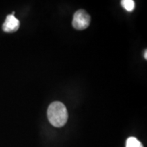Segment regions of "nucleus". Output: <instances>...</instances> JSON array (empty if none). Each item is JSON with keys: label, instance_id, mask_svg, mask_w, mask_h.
Segmentation results:
<instances>
[{"label": "nucleus", "instance_id": "obj_1", "mask_svg": "<svg viewBox=\"0 0 147 147\" xmlns=\"http://www.w3.org/2000/svg\"><path fill=\"white\" fill-rule=\"evenodd\" d=\"M47 116L50 123L56 127L65 125L68 119L67 108L60 102H54L50 104L48 108Z\"/></svg>", "mask_w": 147, "mask_h": 147}, {"label": "nucleus", "instance_id": "obj_2", "mask_svg": "<svg viewBox=\"0 0 147 147\" xmlns=\"http://www.w3.org/2000/svg\"><path fill=\"white\" fill-rule=\"evenodd\" d=\"M91 17L84 10H79L75 12L73 17L72 26L78 30H83L89 26Z\"/></svg>", "mask_w": 147, "mask_h": 147}, {"label": "nucleus", "instance_id": "obj_3", "mask_svg": "<svg viewBox=\"0 0 147 147\" xmlns=\"http://www.w3.org/2000/svg\"><path fill=\"white\" fill-rule=\"evenodd\" d=\"M20 26V22L14 15L12 14L7 16L6 19L3 25V29L5 32L12 33L18 30Z\"/></svg>", "mask_w": 147, "mask_h": 147}, {"label": "nucleus", "instance_id": "obj_4", "mask_svg": "<svg viewBox=\"0 0 147 147\" xmlns=\"http://www.w3.org/2000/svg\"><path fill=\"white\" fill-rule=\"evenodd\" d=\"M126 147H143V145L137 138L130 137L127 140Z\"/></svg>", "mask_w": 147, "mask_h": 147}, {"label": "nucleus", "instance_id": "obj_5", "mask_svg": "<svg viewBox=\"0 0 147 147\" xmlns=\"http://www.w3.org/2000/svg\"><path fill=\"white\" fill-rule=\"evenodd\" d=\"M121 5L128 12H131L135 8V2L133 0H123L121 1Z\"/></svg>", "mask_w": 147, "mask_h": 147}, {"label": "nucleus", "instance_id": "obj_6", "mask_svg": "<svg viewBox=\"0 0 147 147\" xmlns=\"http://www.w3.org/2000/svg\"><path fill=\"white\" fill-rule=\"evenodd\" d=\"M146 54H147V51H146H146H145V54H144V58H145V59H147Z\"/></svg>", "mask_w": 147, "mask_h": 147}]
</instances>
